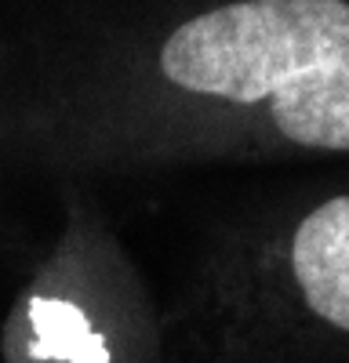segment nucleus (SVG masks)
<instances>
[{
	"instance_id": "3",
	"label": "nucleus",
	"mask_w": 349,
	"mask_h": 363,
	"mask_svg": "<svg viewBox=\"0 0 349 363\" xmlns=\"http://www.w3.org/2000/svg\"><path fill=\"white\" fill-rule=\"evenodd\" d=\"M37 323L44 327V338L51 345H40L44 356H62L77 363H106V349L87 335L73 306H58V301H33Z\"/></svg>"
},
{
	"instance_id": "1",
	"label": "nucleus",
	"mask_w": 349,
	"mask_h": 363,
	"mask_svg": "<svg viewBox=\"0 0 349 363\" xmlns=\"http://www.w3.org/2000/svg\"><path fill=\"white\" fill-rule=\"evenodd\" d=\"M73 160L349 157V0H200L109 40L40 113Z\"/></svg>"
},
{
	"instance_id": "2",
	"label": "nucleus",
	"mask_w": 349,
	"mask_h": 363,
	"mask_svg": "<svg viewBox=\"0 0 349 363\" xmlns=\"http://www.w3.org/2000/svg\"><path fill=\"white\" fill-rule=\"evenodd\" d=\"M284 265L306 313L349 335V189L309 203L295 218Z\"/></svg>"
}]
</instances>
